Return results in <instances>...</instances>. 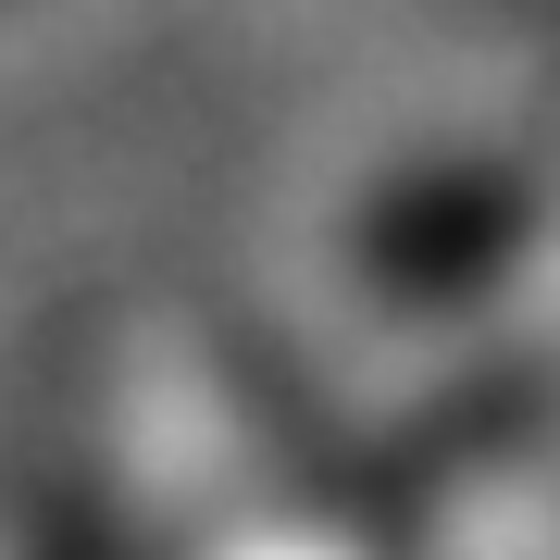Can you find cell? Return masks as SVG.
<instances>
[{
	"label": "cell",
	"mask_w": 560,
	"mask_h": 560,
	"mask_svg": "<svg viewBox=\"0 0 560 560\" xmlns=\"http://www.w3.org/2000/svg\"><path fill=\"white\" fill-rule=\"evenodd\" d=\"M536 175H436V187H411L399 212L374 224V275H386V300H460V287H486L499 261L536 237Z\"/></svg>",
	"instance_id": "1"
}]
</instances>
